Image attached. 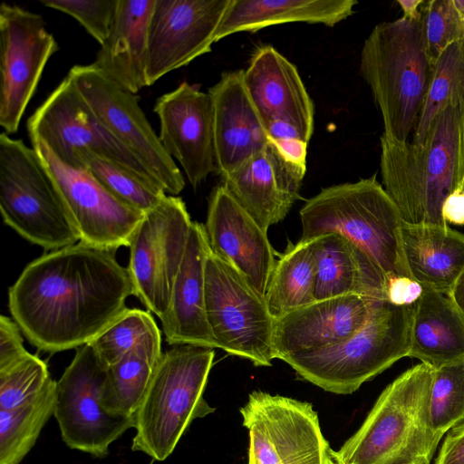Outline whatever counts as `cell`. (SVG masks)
<instances>
[{
    "label": "cell",
    "instance_id": "6da1fadb",
    "mask_svg": "<svg viewBox=\"0 0 464 464\" xmlns=\"http://www.w3.org/2000/svg\"><path fill=\"white\" fill-rule=\"evenodd\" d=\"M116 251L82 241L29 263L8 291L13 319L31 344L55 353L91 343L133 295Z\"/></svg>",
    "mask_w": 464,
    "mask_h": 464
},
{
    "label": "cell",
    "instance_id": "7a4b0ae2",
    "mask_svg": "<svg viewBox=\"0 0 464 464\" xmlns=\"http://www.w3.org/2000/svg\"><path fill=\"white\" fill-rule=\"evenodd\" d=\"M380 142L382 185L403 221L447 226L442 205L464 180V102L444 108L421 144L394 142L382 135Z\"/></svg>",
    "mask_w": 464,
    "mask_h": 464
},
{
    "label": "cell",
    "instance_id": "3957f363",
    "mask_svg": "<svg viewBox=\"0 0 464 464\" xmlns=\"http://www.w3.org/2000/svg\"><path fill=\"white\" fill-rule=\"evenodd\" d=\"M434 369L418 363L380 394L362 424L338 450L334 464H430L441 440L432 429L430 400Z\"/></svg>",
    "mask_w": 464,
    "mask_h": 464
},
{
    "label": "cell",
    "instance_id": "277c9868",
    "mask_svg": "<svg viewBox=\"0 0 464 464\" xmlns=\"http://www.w3.org/2000/svg\"><path fill=\"white\" fill-rule=\"evenodd\" d=\"M301 241L335 233L357 245L386 279L411 277L402 247L401 213L376 175L324 188L300 209Z\"/></svg>",
    "mask_w": 464,
    "mask_h": 464
},
{
    "label": "cell",
    "instance_id": "5b68a950",
    "mask_svg": "<svg viewBox=\"0 0 464 464\" xmlns=\"http://www.w3.org/2000/svg\"><path fill=\"white\" fill-rule=\"evenodd\" d=\"M421 20L376 24L361 52L360 72L381 111L382 136L394 142L408 141L431 81Z\"/></svg>",
    "mask_w": 464,
    "mask_h": 464
},
{
    "label": "cell",
    "instance_id": "8992f818",
    "mask_svg": "<svg viewBox=\"0 0 464 464\" xmlns=\"http://www.w3.org/2000/svg\"><path fill=\"white\" fill-rule=\"evenodd\" d=\"M214 348L176 344L162 353L134 415L131 450L163 461L196 419L215 411L204 398Z\"/></svg>",
    "mask_w": 464,
    "mask_h": 464
},
{
    "label": "cell",
    "instance_id": "52a82bcc",
    "mask_svg": "<svg viewBox=\"0 0 464 464\" xmlns=\"http://www.w3.org/2000/svg\"><path fill=\"white\" fill-rule=\"evenodd\" d=\"M413 307L378 300L363 326L345 340L282 361L300 378L326 392L351 394L409 356Z\"/></svg>",
    "mask_w": 464,
    "mask_h": 464
},
{
    "label": "cell",
    "instance_id": "ba28073f",
    "mask_svg": "<svg viewBox=\"0 0 464 464\" xmlns=\"http://www.w3.org/2000/svg\"><path fill=\"white\" fill-rule=\"evenodd\" d=\"M0 210L5 225L44 250L80 241L34 148L5 131L0 135Z\"/></svg>",
    "mask_w": 464,
    "mask_h": 464
},
{
    "label": "cell",
    "instance_id": "9c48e42d",
    "mask_svg": "<svg viewBox=\"0 0 464 464\" xmlns=\"http://www.w3.org/2000/svg\"><path fill=\"white\" fill-rule=\"evenodd\" d=\"M205 295L207 318L218 348L256 366H271L275 319L265 298L211 250L206 261Z\"/></svg>",
    "mask_w": 464,
    "mask_h": 464
},
{
    "label": "cell",
    "instance_id": "30bf717a",
    "mask_svg": "<svg viewBox=\"0 0 464 464\" xmlns=\"http://www.w3.org/2000/svg\"><path fill=\"white\" fill-rule=\"evenodd\" d=\"M185 202L166 197L147 211L129 241L133 295L160 320L169 304L192 225Z\"/></svg>",
    "mask_w": 464,
    "mask_h": 464
},
{
    "label": "cell",
    "instance_id": "8fae6325",
    "mask_svg": "<svg viewBox=\"0 0 464 464\" xmlns=\"http://www.w3.org/2000/svg\"><path fill=\"white\" fill-rule=\"evenodd\" d=\"M254 464H327L330 445L311 403L256 391L240 409Z\"/></svg>",
    "mask_w": 464,
    "mask_h": 464
},
{
    "label": "cell",
    "instance_id": "7c38bea8",
    "mask_svg": "<svg viewBox=\"0 0 464 464\" xmlns=\"http://www.w3.org/2000/svg\"><path fill=\"white\" fill-rule=\"evenodd\" d=\"M107 369L87 343L77 348L56 381L53 416L63 442L96 458H104L110 446L135 425L134 417L111 415L102 408L101 392Z\"/></svg>",
    "mask_w": 464,
    "mask_h": 464
},
{
    "label": "cell",
    "instance_id": "4fadbf2b",
    "mask_svg": "<svg viewBox=\"0 0 464 464\" xmlns=\"http://www.w3.org/2000/svg\"><path fill=\"white\" fill-rule=\"evenodd\" d=\"M67 75L102 125L142 162L164 191L179 195L185 188L184 177L140 108V97L106 79L92 63L74 65Z\"/></svg>",
    "mask_w": 464,
    "mask_h": 464
},
{
    "label": "cell",
    "instance_id": "5bb4252c",
    "mask_svg": "<svg viewBox=\"0 0 464 464\" xmlns=\"http://www.w3.org/2000/svg\"><path fill=\"white\" fill-rule=\"evenodd\" d=\"M31 142L80 241L114 251L128 246L145 213L115 197L88 170L63 163L42 140Z\"/></svg>",
    "mask_w": 464,
    "mask_h": 464
},
{
    "label": "cell",
    "instance_id": "9a60e30c",
    "mask_svg": "<svg viewBox=\"0 0 464 464\" xmlns=\"http://www.w3.org/2000/svg\"><path fill=\"white\" fill-rule=\"evenodd\" d=\"M26 127L31 140H42L73 169H80L76 152L88 150L156 182L142 162L102 125L68 75L34 111Z\"/></svg>",
    "mask_w": 464,
    "mask_h": 464
},
{
    "label": "cell",
    "instance_id": "2e32d148",
    "mask_svg": "<svg viewBox=\"0 0 464 464\" xmlns=\"http://www.w3.org/2000/svg\"><path fill=\"white\" fill-rule=\"evenodd\" d=\"M44 18L23 7L0 5V125L17 131L46 63L58 51Z\"/></svg>",
    "mask_w": 464,
    "mask_h": 464
},
{
    "label": "cell",
    "instance_id": "e0dca14e",
    "mask_svg": "<svg viewBox=\"0 0 464 464\" xmlns=\"http://www.w3.org/2000/svg\"><path fill=\"white\" fill-rule=\"evenodd\" d=\"M231 0H155L149 25L148 86L211 51Z\"/></svg>",
    "mask_w": 464,
    "mask_h": 464
},
{
    "label": "cell",
    "instance_id": "ac0fdd59",
    "mask_svg": "<svg viewBox=\"0 0 464 464\" xmlns=\"http://www.w3.org/2000/svg\"><path fill=\"white\" fill-rule=\"evenodd\" d=\"M153 111L160 120L164 150L179 163L189 184L198 188L217 169L209 93L183 82L159 97Z\"/></svg>",
    "mask_w": 464,
    "mask_h": 464
},
{
    "label": "cell",
    "instance_id": "d6986e66",
    "mask_svg": "<svg viewBox=\"0 0 464 464\" xmlns=\"http://www.w3.org/2000/svg\"><path fill=\"white\" fill-rule=\"evenodd\" d=\"M204 226L211 252L234 267L265 298L276 263L267 231L222 183L211 192Z\"/></svg>",
    "mask_w": 464,
    "mask_h": 464
},
{
    "label": "cell",
    "instance_id": "ffe728a7",
    "mask_svg": "<svg viewBox=\"0 0 464 464\" xmlns=\"http://www.w3.org/2000/svg\"><path fill=\"white\" fill-rule=\"evenodd\" d=\"M306 165L287 158L270 140L237 170L222 179L233 198L266 231L282 221L299 198Z\"/></svg>",
    "mask_w": 464,
    "mask_h": 464
},
{
    "label": "cell",
    "instance_id": "44dd1931",
    "mask_svg": "<svg viewBox=\"0 0 464 464\" xmlns=\"http://www.w3.org/2000/svg\"><path fill=\"white\" fill-rule=\"evenodd\" d=\"M378 300L343 295L314 301L276 319L275 359L283 360L341 343L363 326Z\"/></svg>",
    "mask_w": 464,
    "mask_h": 464
},
{
    "label": "cell",
    "instance_id": "7402d4cb",
    "mask_svg": "<svg viewBox=\"0 0 464 464\" xmlns=\"http://www.w3.org/2000/svg\"><path fill=\"white\" fill-rule=\"evenodd\" d=\"M248 96L265 127L275 121L296 128L309 142L314 108L296 67L271 45L256 50L243 71Z\"/></svg>",
    "mask_w": 464,
    "mask_h": 464
},
{
    "label": "cell",
    "instance_id": "603a6c76",
    "mask_svg": "<svg viewBox=\"0 0 464 464\" xmlns=\"http://www.w3.org/2000/svg\"><path fill=\"white\" fill-rule=\"evenodd\" d=\"M213 107L216 174L237 170L270 141L243 82V70L226 72L208 90Z\"/></svg>",
    "mask_w": 464,
    "mask_h": 464
},
{
    "label": "cell",
    "instance_id": "cb8c5ba5",
    "mask_svg": "<svg viewBox=\"0 0 464 464\" xmlns=\"http://www.w3.org/2000/svg\"><path fill=\"white\" fill-rule=\"evenodd\" d=\"M209 252L205 226L193 221L167 311L160 320L165 340L170 345L218 348L206 312L205 269Z\"/></svg>",
    "mask_w": 464,
    "mask_h": 464
},
{
    "label": "cell",
    "instance_id": "d4e9b609",
    "mask_svg": "<svg viewBox=\"0 0 464 464\" xmlns=\"http://www.w3.org/2000/svg\"><path fill=\"white\" fill-rule=\"evenodd\" d=\"M155 0H119L116 16L92 66L121 89L137 93L147 82L149 25Z\"/></svg>",
    "mask_w": 464,
    "mask_h": 464
},
{
    "label": "cell",
    "instance_id": "484cf974",
    "mask_svg": "<svg viewBox=\"0 0 464 464\" xmlns=\"http://www.w3.org/2000/svg\"><path fill=\"white\" fill-rule=\"evenodd\" d=\"M315 301L357 295L385 300L387 279L375 263L347 237L329 233L314 238Z\"/></svg>",
    "mask_w": 464,
    "mask_h": 464
},
{
    "label": "cell",
    "instance_id": "4316f807",
    "mask_svg": "<svg viewBox=\"0 0 464 464\" xmlns=\"http://www.w3.org/2000/svg\"><path fill=\"white\" fill-rule=\"evenodd\" d=\"M401 238L411 278L424 288L449 295L464 269V234L449 225H412L403 221Z\"/></svg>",
    "mask_w": 464,
    "mask_h": 464
},
{
    "label": "cell",
    "instance_id": "83f0119b",
    "mask_svg": "<svg viewBox=\"0 0 464 464\" xmlns=\"http://www.w3.org/2000/svg\"><path fill=\"white\" fill-rule=\"evenodd\" d=\"M409 357L434 370L464 362V315L448 295L423 289L413 307Z\"/></svg>",
    "mask_w": 464,
    "mask_h": 464
},
{
    "label": "cell",
    "instance_id": "f1b7e54d",
    "mask_svg": "<svg viewBox=\"0 0 464 464\" xmlns=\"http://www.w3.org/2000/svg\"><path fill=\"white\" fill-rule=\"evenodd\" d=\"M355 0H231L215 41L238 32H256L285 23L334 26L351 16Z\"/></svg>",
    "mask_w": 464,
    "mask_h": 464
},
{
    "label": "cell",
    "instance_id": "f546056e",
    "mask_svg": "<svg viewBox=\"0 0 464 464\" xmlns=\"http://www.w3.org/2000/svg\"><path fill=\"white\" fill-rule=\"evenodd\" d=\"M161 336L149 340L108 367L101 392L105 411L134 417L161 358Z\"/></svg>",
    "mask_w": 464,
    "mask_h": 464
},
{
    "label": "cell",
    "instance_id": "4dcf8cb0",
    "mask_svg": "<svg viewBox=\"0 0 464 464\" xmlns=\"http://www.w3.org/2000/svg\"><path fill=\"white\" fill-rule=\"evenodd\" d=\"M316 260L314 239L299 240L276 261L265 302L276 320L315 301Z\"/></svg>",
    "mask_w": 464,
    "mask_h": 464
},
{
    "label": "cell",
    "instance_id": "1f68e13d",
    "mask_svg": "<svg viewBox=\"0 0 464 464\" xmlns=\"http://www.w3.org/2000/svg\"><path fill=\"white\" fill-rule=\"evenodd\" d=\"M56 381L35 398L10 409H0V464H20L36 443L54 413Z\"/></svg>",
    "mask_w": 464,
    "mask_h": 464
},
{
    "label": "cell",
    "instance_id": "d6a6232c",
    "mask_svg": "<svg viewBox=\"0 0 464 464\" xmlns=\"http://www.w3.org/2000/svg\"><path fill=\"white\" fill-rule=\"evenodd\" d=\"M79 168L88 170L115 197L146 213L168 195L155 181L92 150L76 152Z\"/></svg>",
    "mask_w": 464,
    "mask_h": 464
},
{
    "label": "cell",
    "instance_id": "836d02e7",
    "mask_svg": "<svg viewBox=\"0 0 464 464\" xmlns=\"http://www.w3.org/2000/svg\"><path fill=\"white\" fill-rule=\"evenodd\" d=\"M460 102H464V40L450 44L433 64L411 142L421 144L433 119L450 103Z\"/></svg>",
    "mask_w": 464,
    "mask_h": 464
},
{
    "label": "cell",
    "instance_id": "e575fe53",
    "mask_svg": "<svg viewBox=\"0 0 464 464\" xmlns=\"http://www.w3.org/2000/svg\"><path fill=\"white\" fill-rule=\"evenodd\" d=\"M158 336H161L160 331L149 312L127 308L89 343L110 367L140 344Z\"/></svg>",
    "mask_w": 464,
    "mask_h": 464
},
{
    "label": "cell",
    "instance_id": "d590c367",
    "mask_svg": "<svg viewBox=\"0 0 464 464\" xmlns=\"http://www.w3.org/2000/svg\"><path fill=\"white\" fill-rule=\"evenodd\" d=\"M430 415L433 430L441 438L464 422V362L434 370Z\"/></svg>",
    "mask_w": 464,
    "mask_h": 464
},
{
    "label": "cell",
    "instance_id": "8d00e7d4",
    "mask_svg": "<svg viewBox=\"0 0 464 464\" xmlns=\"http://www.w3.org/2000/svg\"><path fill=\"white\" fill-rule=\"evenodd\" d=\"M47 364L29 353L0 370V409L10 410L30 401L52 381Z\"/></svg>",
    "mask_w": 464,
    "mask_h": 464
},
{
    "label": "cell",
    "instance_id": "74e56055",
    "mask_svg": "<svg viewBox=\"0 0 464 464\" xmlns=\"http://www.w3.org/2000/svg\"><path fill=\"white\" fill-rule=\"evenodd\" d=\"M421 24L426 53L432 66L450 44L464 40V24L453 0L429 1Z\"/></svg>",
    "mask_w": 464,
    "mask_h": 464
},
{
    "label": "cell",
    "instance_id": "f35d334b",
    "mask_svg": "<svg viewBox=\"0 0 464 464\" xmlns=\"http://www.w3.org/2000/svg\"><path fill=\"white\" fill-rule=\"evenodd\" d=\"M46 7L77 20L101 45L111 30L119 0H40Z\"/></svg>",
    "mask_w": 464,
    "mask_h": 464
},
{
    "label": "cell",
    "instance_id": "ab89813d",
    "mask_svg": "<svg viewBox=\"0 0 464 464\" xmlns=\"http://www.w3.org/2000/svg\"><path fill=\"white\" fill-rule=\"evenodd\" d=\"M21 329L13 318L0 316V370L24 358L30 353L24 348Z\"/></svg>",
    "mask_w": 464,
    "mask_h": 464
},
{
    "label": "cell",
    "instance_id": "60d3db41",
    "mask_svg": "<svg viewBox=\"0 0 464 464\" xmlns=\"http://www.w3.org/2000/svg\"><path fill=\"white\" fill-rule=\"evenodd\" d=\"M423 289V286L411 277H391L386 283L385 300L400 306L414 305L421 296Z\"/></svg>",
    "mask_w": 464,
    "mask_h": 464
},
{
    "label": "cell",
    "instance_id": "b9f144b4",
    "mask_svg": "<svg viewBox=\"0 0 464 464\" xmlns=\"http://www.w3.org/2000/svg\"><path fill=\"white\" fill-rule=\"evenodd\" d=\"M435 464H464V422L449 430Z\"/></svg>",
    "mask_w": 464,
    "mask_h": 464
},
{
    "label": "cell",
    "instance_id": "7bdbcfd3",
    "mask_svg": "<svg viewBox=\"0 0 464 464\" xmlns=\"http://www.w3.org/2000/svg\"><path fill=\"white\" fill-rule=\"evenodd\" d=\"M441 214L447 224L464 225V180L446 198Z\"/></svg>",
    "mask_w": 464,
    "mask_h": 464
},
{
    "label": "cell",
    "instance_id": "ee69618b",
    "mask_svg": "<svg viewBox=\"0 0 464 464\" xmlns=\"http://www.w3.org/2000/svg\"><path fill=\"white\" fill-rule=\"evenodd\" d=\"M397 3L403 12V18L413 22L422 19V14L418 8L424 3L423 0H398Z\"/></svg>",
    "mask_w": 464,
    "mask_h": 464
},
{
    "label": "cell",
    "instance_id": "f6af8a7d",
    "mask_svg": "<svg viewBox=\"0 0 464 464\" xmlns=\"http://www.w3.org/2000/svg\"><path fill=\"white\" fill-rule=\"evenodd\" d=\"M448 295L464 315V269Z\"/></svg>",
    "mask_w": 464,
    "mask_h": 464
},
{
    "label": "cell",
    "instance_id": "bcb514c9",
    "mask_svg": "<svg viewBox=\"0 0 464 464\" xmlns=\"http://www.w3.org/2000/svg\"><path fill=\"white\" fill-rule=\"evenodd\" d=\"M453 5L464 24V0H453Z\"/></svg>",
    "mask_w": 464,
    "mask_h": 464
},
{
    "label": "cell",
    "instance_id": "7dc6e473",
    "mask_svg": "<svg viewBox=\"0 0 464 464\" xmlns=\"http://www.w3.org/2000/svg\"><path fill=\"white\" fill-rule=\"evenodd\" d=\"M329 449V448H328ZM327 464H334L332 459L328 456V450H327Z\"/></svg>",
    "mask_w": 464,
    "mask_h": 464
},
{
    "label": "cell",
    "instance_id": "c3c4849f",
    "mask_svg": "<svg viewBox=\"0 0 464 464\" xmlns=\"http://www.w3.org/2000/svg\"><path fill=\"white\" fill-rule=\"evenodd\" d=\"M247 464H254V463H252L251 461H249V460H248V461H247Z\"/></svg>",
    "mask_w": 464,
    "mask_h": 464
}]
</instances>
